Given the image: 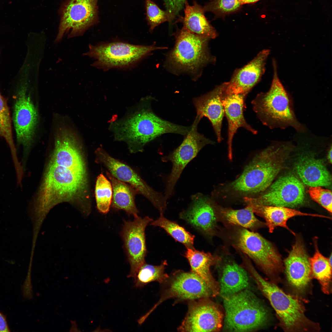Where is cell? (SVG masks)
<instances>
[{"mask_svg": "<svg viewBox=\"0 0 332 332\" xmlns=\"http://www.w3.org/2000/svg\"><path fill=\"white\" fill-rule=\"evenodd\" d=\"M153 98L147 96L123 117L109 125L115 140L125 143L130 153L142 152L145 146L166 133L186 135L191 127L179 125L164 120L152 109Z\"/></svg>", "mask_w": 332, "mask_h": 332, "instance_id": "1", "label": "cell"}, {"mask_svg": "<svg viewBox=\"0 0 332 332\" xmlns=\"http://www.w3.org/2000/svg\"><path fill=\"white\" fill-rule=\"evenodd\" d=\"M90 198L88 173L50 161L36 201L39 220L43 221L46 214L55 205L78 198L86 211H89Z\"/></svg>", "mask_w": 332, "mask_h": 332, "instance_id": "2", "label": "cell"}, {"mask_svg": "<svg viewBox=\"0 0 332 332\" xmlns=\"http://www.w3.org/2000/svg\"><path fill=\"white\" fill-rule=\"evenodd\" d=\"M294 147L289 142H276L258 153L241 175L229 185L234 194L245 197L266 189L283 168Z\"/></svg>", "mask_w": 332, "mask_h": 332, "instance_id": "3", "label": "cell"}, {"mask_svg": "<svg viewBox=\"0 0 332 332\" xmlns=\"http://www.w3.org/2000/svg\"><path fill=\"white\" fill-rule=\"evenodd\" d=\"M273 76L269 90L258 94L252 101L253 109L263 124L270 129L292 127L299 133L306 131L296 117L292 98L279 77L276 62L273 61Z\"/></svg>", "mask_w": 332, "mask_h": 332, "instance_id": "4", "label": "cell"}, {"mask_svg": "<svg viewBox=\"0 0 332 332\" xmlns=\"http://www.w3.org/2000/svg\"><path fill=\"white\" fill-rule=\"evenodd\" d=\"M249 274L258 288L269 301L275 310L281 327L286 332H314L320 330L319 324L309 319L305 308L297 297L289 294L275 283L264 279L248 262Z\"/></svg>", "mask_w": 332, "mask_h": 332, "instance_id": "5", "label": "cell"}, {"mask_svg": "<svg viewBox=\"0 0 332 332\" xmlns=\"http://www.w3.org/2000/svg\"><path fill=\"white\" fill-rule=\"evenodd\" d=\"M174 47L166 54L164 67L176 75L185 74L196 81L203 68L214 61L208 47L209 39L192 33L183 28L173 34Z\"/></svg>", "mask_w": 332, "mask_h": 332, "instance_id": "6", "label": "cell"}, {"mask_svg": "<svg viewBox=\"0 0 332 332\" xmlns=\"http://www.w3.org/2000/svg\"><path fill=\"white\" fill-rule=\"evenodd\" d=\"M225 327L233 331H249L262 327L267 322V310L250 291L244 289L223 297Z\"/></svg>", "mask_w": 332, "mask_h": 332, "instance_id": "7", "label": "cell"}, {"mask_svg": "<svg viewBox=\"0 0 332 332\" xmlns=\"http://www.w3.org/2000/svg\"><path fill=\"white\" fill-rule=\"evenodd\" d=\"M89 50L84 54L93 58L92 65L106 71L116 68L125 69L137 64L152 51L167 49L154 45H135L121 41L89 45Z\"/></svg>", "mask_w": 332, "mask_h": 332, "instance_id": "8", "label": "cell"}, {"mask_svg": "<svg viewBox=\"0 0 332 332\" xmlns=\"http://www.w3.org/2000/svg\"><path fill=\"white\" fill-rule=\"evenodd\" d=\"M235 243L262 270L271 282L276 284L284 269L280 254L274 246L259 233L243 228L237 231Z\"/></svg>", "mask_w": 332, "mask_h": 332, "instance_id": "9", "label": "cell"}, {"mask_svg": "<svg viewBox=\"0 0 332 332\" xmlns=\"http://www.w3.org/2000/svg\"><path fill=\"white\" fill-rule=\"evenodd\" d=\"M201 119L196 116L191 129L180 144L172 152L162 158L163 161L170 162L172 168L166 181L164 195L168 200L173 194L176 184L184 169L202 149L208 144H214L197 130Z\"/></svg>", "mask_w": 332, "mask_h": 332, "instance_id": "10", "label": "cell"}, {"mask_svg": "<svg viewBox=\"0 0 332 332\" xmlns=\"http://www.w3.org/2000/svg\"><path fill=\"white\" fill-rule=\"evenodd\" d=\"M95 154L96 162L103 165L114 177L133 187L138 194L148 199L160 214L164 213L167 208V200L164 194L155 190L136 170L112 157L101 147L96 149Z\"/></svg>", "mask_w": 332, "mask_h": 332, "instance_id": "11", "label": "cell"}, {"mask_svg": "<svg viewBox=\"0 0 332 332\" xmlns=\"http://www.w3.org/2000/svg\"><path fill=\"white\" fill-rule=\"evenodd\" d=\"M98 0H67L60 10L61 21L55 42L64 34L68 38L80 36L99 20Z\"/></svg>", "mask_w": 332, "mask_h": 332, "instance_id": "12", "label": "cell"}, {"mask_svg": "<svg viewBox=\"0 0 332 332\" xmlns=\"http://www.w3.org/2000/svg\"><path fill=\"white\" fill-rule=\"evenodd\" d=\"M38 113L27 86L22 85L16 94L13 119L17 143L24 149L22 164L25 165L28 151L32 143L38 121Z\"/></svg>", "mask_w": 332, "mask_h": 332, "instance_id": "13", "label": "cell"}, {"mask_svg": "<svg viewBox=\"0 0 332 332\" xmlns=\"http://www.w3.org/2000/svg\"><path fill=\"white\" fill-rule=\"evenodd\" d=\"M265 192L257 197L245 198L264 205L295 208L302 205L305 200V190L296 177L289 174L279 178Z\"/></svg>", "mask_w": 332, "mask_h": 332, "instance_id": "14", "label": "cell"}, {"mask_svg": "<svg viewBox=\"0 0 332 332\" xmlns=\"http://www.w3.org/2000/svg\"><path fill=\"white\" fill-rule=\"evenodd\" d=\"M223 314L219 306L203 298L189 301L187 314L178 330L181 332H216L222 326Z\"/></svg>", "mask_w": 332, "mask_h": 332, "instance_id": "15", "label": "cell"}, {"mask_svg": "<svg viewBox=\"0 0 332 332\" xmlns=\"http://www.w3.org/2000/svg\"><path fill=\"white\" fill-rule=\"evenodd\" d=\"M169 280L160 298L146 314V316L161 303L169 299L190 301L213 296L211 290L205 282L191 271H177Z\"/></svg>", "mask_w": 332, "mask_h": 332, "instance_id": "16", "label": "cell"}, {"mask_svg": "<svg viewBox=\"0 0 332 332\" xmlns=\"http://www.w3.org/2000/svg\"><path fill=\"white\" fill-rule=\"evenodd\" d=\"M153 221L148 216H138L133 221H125L121 232L130 271L128 277H135L140 267L145 263L147 250L145 230Z\"/></svg>", "mask_w": 332, "mask_h": 332, "instance_id": "17", "label": "cell"}, {"mask_svg": "<svg viewBox=\"0 0 332 332\" xmlns=\"http://www.w3.org/2000/svg\"><path fill=\"white\" fill-rule=\"evenodd\" d=\"M310 259L302 239L297 237L284 267L288 283L298 295L305 294L310 287L313 277Z\"/></svg>", "mask_w": 332, "mask_h": 332, "instance_id": "18", "label": "cell"}, {"mask_svg": "<svg viewBox=\"0 0 332 332\" xmlns=\"http://www.w3.org/2000/svg\"><path fill=\"white\" fill-rule=\"evenodd\" d=\"M270 53L269 49L262 50L247 65L237 69L230 81L223 83L225 91L228 93L247 95L264 73Z\"/></svg>", "mask_w": 332, "mask_h": 332, "instance_id": "19", "label": "cell"}, {"mask_svg": "<svg viewBox=\"0 0 332 332\" xmlns=\"http://www.w3.org/2000/svg\"><path fill=\"white\" fill-rule=\"evenodd\" d=\"M76 136L66 128L57 134L53 152L50 161L74 170L87 173L85 161Z\"/></svg>", "mask_w": 332, "mask_h": 332, "instance_id": "20", "label": "cell"}, {"mask_svg": "<svg viewBox=\"0 0 332 332\" xmlns=\"http://www.w3.org/2000/svg\"><path fill=\"white\" fill-rule=\"evenodd\" d=\"M188 208L180 217L204 235L212 236L216 227V217L213 203L208 196L198 193L191 196Z\"/></svg>", "mask_w": 332, "mask_h": 332, "instance_id": "21", "label": "cell"}, {"mask_svg": "<svg viewBox=\"0 0 332 332\" xmlns=\"http://www.w3.org/2000/svg\"><path fill=\"white\" fill-rule=\"evenodd\" d=\"M222 84L221 99L225 116L228 124L227 144L229 156L232 157V141L235 134L240 127L244 128L254 134L257 131L246 121L243 114L245 108V100L247 95L243 94L228 93L225 92Z\"/></svg>", "mask_w": 332, "mask_h": 332, "instance_id": "22", "label": "cell"}, {"mask_svg": "<svg viewBox=\"0 0 332 332\" xmlns=\"http://www.w3.org/2000/svg\"><path fill=\"white\" fill-rule=\"evenodd\" d=\"M222 85L216 86L211 91L193 99L192 102L200 119L207 117L210 121L218 142L223 140L221 135L222 121L225 116L221 94Z\"/></svg>", "mask_w": 332, "mask_h": 332, "instance_id": "23", "label": "cell"}, {"mask_svg": "<svg viewBox=\"0 0 332 332\" xmlns=\"http://www.w3.org/2000/svg\"><path fill=\"white\" fill-rule=\"evenodd\" d=\"M244 199L247 205L251 207L254 213L265 219V224L270 233L273 232L276 227L279 226L287 229L294 235H295L287 225V220L295 216H310L330 219L329 217L321 215L302 212L291 208L285 207L264 205L246 199Z\"/></svg>", "mask_w": 332, "mask_h": 332, "instance_id": "24", "label": "cell"}, {"mask_svg": "<svg viewBox=\"0 0 332 332\" xmlns=\"http://www.w3.org/2000/svg\"><path fill=\"white\" fill-rule=\"evenodd\" d=\"M295 170L303 182L310 187L329 186L331 177L322 161L310 155L302 156L295 165Z\"/></svg>", "mask_w": 332, "mask_h": 332, "instance_id": "25", "label": "cell"}, {"mask_svg": "<svg viewBox=\"0 0 332 332\" xmlns=\"http://www.w3.org/2000/svg\"><path fill=\"white\" fill-rule=\"evenodd\" d=\"M185 256L187 259L192 272L206 284L211 290L212 296L219 294V284L215 280L211 272L210 267L219 261V258L210 253L196 250L194 248H187Z\"/></svg>", "mask_w": 332, "mask_h": 332, "instance_id": "26", "label": "cell"}, {"mask_svg": "<svg viewBox=\"0 0 332 332\" xmlns=\"http://www.w3.org/2000/svg\"><path fill=\"white\" fill-rule=\"evenodd\" d=\"M184 17L182 20L183 28L196 35L209 39L215 38L216 31L207 20L203 7L194 1L192 6L185 3Z\"/></svg>", "mask_w": 332, "mask_h": 332, "instance_id": "27", "label": "cell"}, {"mask_svg": "<svg viewBox=\"0 0 332 332\" xmlns=\"http://www.w3.org/2000/svg\"><path fill=\"white\" fill-rule=\"evenodd\" d=\"M219 285V294L223 297L236 293L248 286L247 271L234 261L223 266Z\"/></svg>", "mask_w": 332, "mask_h": 332, "instance_id": "28", "label": "cell"}, {"mask_svg": "<svg viewBox=\"0 0 332 332\" xmlns=\"http://www.w3.org/2000/svg\"><path fill=\"white\" fill-rule=\"evenodd\" d=\"M107 177L112 187V207L117 210H122L134 217L138 216V211L135 203L136 190L128 184L121 181L106 171Z\"/></svg>", "mask_w": 332, "mask_h": 332, "instance_id": "29", "label": "cell"}, {"mask_svg": "<svg viewBox=\"0 0 332 332\" xmlns=\"http://www.w3.org/2000/svg\"><path fill=\"white\" fill-rule=\"evenodd\" d=\"M314 244L315 253L310 259L312 277L318 281L322 292L329 294L331 291L332 266L328 258L319 251L316 242Z\"/></svg>", "mask_w": 332, "mask_h": 332, "instance_id": "30", "label": "cell"}, {"mask_svg": "<svg viewBox=\"0 0 332 332\" xmlns=\"http://www.w3.org/2000/svg\"><path fill=\"white\" fill-rule=\"evenodd\" d=\"M221 212L224 219L229 224L251 229L258 228L264 225L255 217L251 207L248 205L240 209L223 208Z\"/></svg>", "mask_w": 332, "mask_h": 332, "instance_id": "31", "label": "cell"}, {"mask_svg": "<svg viewBox=\"0 0 332 332\" xmlns=\"http://www.w3.org/2000/svg\"><path fill=\"white\" fill-rule=\"evenodd\" d=\"M167 265L166 260L163 261L160 265L157 266L145 263L139 269L133 279L134 286L141 288L154 281L161 283H164L169 277L165 272Z\"/></svg>", "mask_w": 332, "mask_h": 332, "instance_id": "32", "label": "cell"}, {"mask_svg": "<svg viewBox=\"0 0 332 332\" xmlns=\"http://www.w3.org/2000/svg\"><path fill=\"white\" fill-rule=\"evenodd\" d=\"M150 225L164 229L176 241L183 244L187 248H193L195 236L175 222L171 221L160 214V216L150 223Z\"/></svg>", "mask_w": 332, "mask_h": 332, "instance_id": "33", "label": "cell"}, {"mask_svg": "<svg viewBox=\"0 0 332 332\" xmlns=\"http://www.w3.org/2000/svg\"><path fill=\"white\" fill-rule=\"evenodd\" d=\"M9 108L6 99L0 92V136L3 138L10 149L13 160L18 159L13 139Z\"/></svg>", "mask_w": 332, "mask_h": 332, "instance_id": "34", "label": "cell"}, {"mask_svg": "<svg viewBox=\"0 0 332 332\" xmlns=\"http://www.w3.org/2000/svg\"><path fill=\"white\" fill-rule=\"evenodd\" d=\"M95 193L97 209L102 213H107L111 204L113 189L110 181L102 173L97 178Z\"/></svg>", "mask_w": 332, "mask_h": 332, "instance_id": "35", "label": "cell"}, {"mask_svg": "<svg viewBox=\"0 0 332 332\" xmlns=\"http://www.w3.org/2000/svg\"><path fill=\"white\" fill-rule=\"evenodd\" d=\"M145 5L146 19L151 32L160 24L173 20L167 11L161 9L151 0H145Z\"/></svg>", "mask_w": 332, "mask_h": 332, "instance_id": "36", "label": "cell"}, {"mask_svg": "<svg viewBox=\"0 0 332 332\" xmlns=\"http://www.w3.org/2000/svg\"><path fill=\"white\" fill-rule=\"evenodd\" d=\"M241 5L239 0H213L203 8L204 12H210L222 16L236 11Z\"/></svg>", "mask_w": 332, "mask_h": 332, "instance_id": "37", "label": "cell"}, {"mask_svg": "<svg viewBox=\"0 0 332 332\" xmlns=\"http://www.w3.org/2000/svg\"><path fill=\"white\" fill-rule=\"evenodd\" d=\"M308 192L311 198L320 205L331 214L332 213V192L321 186L310 187Z\"/></svg>", "mask_w": 332, "mask_h": 332, "instance_id": "38", "label": "cell"}, {"mask_svg": "<svg viewBox=\"0 0 332 332\" xmlns=\"http://www.w3.org/2000/svg\"><path fill=\"white\" fill-rule=\"evenodd\" d=\"M167 11L173 20L183 8L185 0H164Z\"/></svg>", "mask_w": 332, "mask_h": 332, "instance_id": "39", "label": "cell"}, {"mask_svg": "<svg viewBox=\"0 0 332 332\" xmlns=\"http://www.w3.org/2000/svg\"><path fill=\"white\" fill-rule=\"evenodd\" d=\"M10 331L6 316L0 312V332Z\"/></svg>", "mask_w": 332, "mask_h": 332, "instance_id": "40", "label": "cell"}, {"mask_svg": "<svg viewBox=\"0 0 332 332\" xmlns=\"http://www.w3.org/2000/svg\"><path fill=\"white\" fill-rule=\"evenodd\" d=\"M259 0H239L241 5L243 4L253 3Z\"/></svg>", "mask_w": 332, "mask_h": 332, "instance_id": "41", "label": "cell"}, {"mask_svg": "<svg viewBox=\"0 0 332 332\" xmlns=\"http://www.w3.org/2000/svg\"><path fill=\"white\" fill-rule=\"evenodd\" d=\"M71 327L70 329V331H79V330L77 327L76 322L75 321H71Z\"/></svg>", "mask_w": 332, "mask_h": 332, "instance_id": "42", "label": "cell"}, {"mask_svg": "<svg viewBox=\"0 0 332 332\" xmlns=\"http://www.w3.org/2000/svg\"><path fill=\"white\" fill-rule=\"evenodd\" d=\"M330 148H329V151H328V152L327 157H328V159L330 162V163H332V150L331 144L330 146Z\"/></svg>", "mask_w": 332, "mask_h": 332, "instance_id": "43", "label": "cell"}, {"mask_svg": "<svg viewBox=\"0 0 332 332\" xmlns=\"http://www.w3.org/2000/svg\"><path fill=\"white\" fill-rule=\"evenodd\" d=\"M332 253H331V254L330 255V256L329 258H328V260H329V263H330V265L331 266H332Z\"/></svg>", "mask_w": 332, "mask_h": 332, "instance_id": "44", "label": "cell"}]
</instances>
